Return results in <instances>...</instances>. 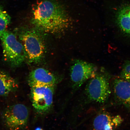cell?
I'll return each instance as SVG.
<instances>
[{
    "label": "cell",
    "instance_id": "3957f363",
    "mask_svg": "<svg viewBox=\"0 0 130 130\" xmlns=\"http://www.w3.org/2000/svg\"><path fill=\"white\" fill-rule=\"evenodd\" d=\"M5 60L14 66L22 64L26 58L23 45L12 32L7 30L0 35Z\"/></svg>",
    "mask_w": 130,
    "mask_h": 130
},
{
    "label": "cell",
    "instance_id": "9a60e30c",
    "mask_svg": "<svg viewBox=\"0 0 130 130\" xmlns=\"http://www.w3.org/2000/svg\"><path fill=\"white\" fill-rule=\"evenodd\" d=\"M35 130H43L42 128L40 127H38L36 128Z\"/></svg>",
    "mask_w": 130,
    "mask_h": 130
},
{
    "label": "cell",
    "instance_id": "5bb4252c",
    "mask_svg": "<svg viewBox=\"0 0 130 130\" xmlns=\"http://www.w3.org/2000/svg\"><path fill=\"white\" fill-rule=\"evenodd\" d=\"M120 77L121 78L130 82V59L126 61L123 64Z\"/></svg>",
    "mask_w": 130,
    "mask_h": 130
},
{
    "label": "cell",
    "instance_id": "52a82bcc",
    "mask_svg": "<svg viewBox=\"0 0 130 130\" xmlns=\"http://www.w3.org/2000/svg\"><path fill=\"white\" fill-rule=\"evenodd\" d=\"M96 68L87 61L77 60L71 67L70 77L73 87L77 89L95 75Z\"/></svg>",
    "mask_w": 130,
    "mask_h": 130
},
{
    "label": "cell",
    "instance_id": "30bf717a",
    "mask_svg": "<svg viewBox=\"0 0 130 130\" xmlns=\"http://www.w3.org/2000/svg\"><path fill=\"white\" fill-rule=\"evenodd\" d=\"M28 82L30 86L36 84L56 86L58 79L56 75L47 70L39 68L30 73Z\"/></svg>",
    "mask_w": 130,
    "mask_h": 130
},
{
    "label": "cell",
    "instance_id": "7c38bea8",
    "mask_svg": "<svg viewBox=\"0 0 130 130\" xmlns=\"http://www.w3.org/2000/svg\"><path fill=\"white\" fill-rule=\"evenodd\" d=\"M18 87L14 79L6 73L0 71V95H9Z\"/></svg>",
    "mask_w": 130,
    "mask_h": 130
},
{
    "label": "cell",
    "instance_id": "ba28073f",
    "mask_svg": "<svg viewBox=\"0 0 130 130\" xmlns=\"http://www.w3.org/2000/svg\"><path fill=\"white\" fill-rule=\"evenodd\" d=\"M124 121L120 115L106 111L99 113L94 120L93 130H117Z\"/></svg>",
    "mask_w": 130,
    "mask_h": 130
},
{
    "label": "cell",
    "instance_id": "277c9868",
    "mask_svg": "<svg viewBox=\"0 0 130 130\" xmlns=\"http://www.w3.org/2000/svg\"><path fill=\"white\" fill-rule=\"evenodd\" d=\"M86 92L90 101L105 103L111 93L108 76L102 73L95 75L88 84Z\"/></svg>",
    "mask_w": 130,
    "mask_h": 130
},
{
    "label": "cell",
    "instance_id": "4fadbf2b",
    "mask_svg": "<svg viewBox=\"0 0 130 130\" xmlns=\"http://www.w3.org/2000/svg\"><path fill=\"white\" fill-rule=\"evenodd\" d=\"M11 22L10 16L3 7L0 6V35L6 30Z\"/></svg>",
    "mask_w": 130,
    "mask_h": 130
},
{
    "label": "cell",
    "instance_id": "5b68a950",
    "mask_svg": "<svg viewBox=\"0 0 130 130\" xmlns=\"http://www.w3.org/2000/svg\"><path fill=\"white\" fill-rule=\"evenodd\" d=\"M32 105L39 113L48 112L53 105L56 86L36 84L30 86Z\"/></svg>",
    "mask_w": 130,
    "mask_h": 130
},
{
    "label": "cell",
    "instance_id": "7a4b0ae2",
    "mask_svg": "<svg viewBox=\"0 0 130 130\" xmlns=\"http://www.w3.org/2000/svg\"><path fill=\"white\" fill-rule=\"evenodd\" d=\"M19 37L28 62L37 64L41 61L45 53V44L38 31L34 29L24 30L20 34Z\"/></svg>",
    "mask_w": 130,
    "mask_h": 130
},
{
    "label": "cell",
    "instance_id": "8992f818",
    "mask_svg": "<svg viewBox=\"0 0 130 130\" xmlns=\"http://www.w3.org/2000/svg\"><path fill=\"white\" fill-rule=\"evenodd\" d=\"M29 117L28 108L22 104H16L6 108L3 118L9 130H21L26 126Z\"/></svg>",
    "mask_w": 130,
    "mask_h": 130
},
{
    "label": "cell",
    "instance_id": "8fae6325",
    "mask_svg": "<svg viewBox=\"0 0 130 130\" xmlns=\"http://www.w3.org/2000/svg\"><path fill=\"white\" fill-rule=\"evenodd\" d=\"M116 22L123 33L130 36V4L124 5L116 14Z\"/></svg>",
    "mask_w": 130,
    "mask_h": 130
},
{
    "label": "cell",
    "instance_id": "9c48e42d",
    "mask_svg": "<svg viewBox=\"0 0 130 130\" xmlns=\"http://www.w3.org/2000/svg\"><path fill=\"white\" fill-rule=\"evenodd\" d=\"M113 90L117 101L130 110V82L121 78L115 79Z\"/></svg>",
    "mask_w": 130,
    "mask_h": 130
},
{
    "label": "cell",
    "instance_id": "6da1fadb",
    "mask_svg": "<svg viewBox=\"0 0 130 130\" xmlns=\"http://www.w3.org/2000/svg\"><path fill=\"white\" fill-rule=\"evenodd\" d=\"M32 22L38 30L47 33H60L70 25L66 8L58 0H40L32 8Z\"/></svg>",
    "mask_w": 130,
    "mask_h": 130
}]
</instances>
